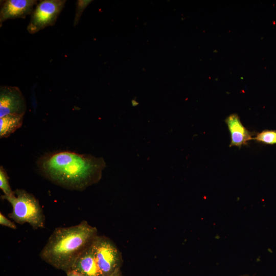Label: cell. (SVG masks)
Here are the masks:
<instances>
[{
	"mask_svg": "<svg viewBox=\"0 0 276 276\" xmlns=\"http://www.w3.org/2000/svg\"><path fill=\"white\" fill-rule=\"evenodd\" d=\"M105 166L102 157L71 151L46 154L37 162L44 177L64 188L78 191L98 182Z\"/></svg>",
	"mask_w": 276,
	"mask_h": 276,
	"instance_id": "obj_1",
	"label": "cell"
},
{
	"mask_svg": "<svg viewBox=\"0 0 276 276\" xmlns=\"http://www.w3.org/2000/svg\"><path fill=\"white\" fill-rule=\"evenodd\" d=\"M96 227L85 220L77 225L56 228L41 250L42 260L65 272L72 269L82 251L98 236Z\"/></svg>",
	"mask_w": 276,
	"mask_h": 276,
	"instance_id": "obj_2",
	"label": "cell"
},
{
	"mask_svg": "<svg viewBox=\"0 0 276 276\" xmlns=\"http://www.w3.org/2000/svg\"><path fill=\"white\" fill-rule=\"evenodd\" d=\"M12 206L8 217L19 224L28 223L34 229L43 228L45 217L38 200L23 189H16L13 195H2Z\"/></svg>",
	"mask_w": 276,
	"mask_h": 276,
	"instance_id": "obj_3",
	"label": "cell"
},
{
	"mask_svg": "<svg viewBox=\"0 0 276 276\" xmlns=\"http://www.w3.org/2000/svg\"><path fill=\"white\" fill-rule=\"evenodd\" d=\"M92 246L102 276H109L121 268L123 263L122 254L111 240L98 235Z\"/></svg>",
	"mask_w": 276,
	"mask_h": 276,
	"instance_id": "obj_4",
	"label": "cell"
},
{
	"mask_svg": "<svg viewBox=\"0 0 276 276\" xmlns=\"http://www.w3.org/2000/svg\"><path fill=\"white\" fill-rule=\"evenodd\" d=\"M65 0H42L36 5L31 14L27 30L34 34L56 23L65 4Z\"/></svg>",
	"mask_w": 276,
	"mask_h": 276,
	"instance_id": "obj_5",
	"label": "cell"
},
{
	"mask_svg": "<svg viewBox=\"0 0 276 276\" xmlns=\"http://www.w3.org/2000/svg\"><path fill=\"white\" fill-rule=\"evenodd\" d=\"M26 110V101L18 87L1 86L0 118L10 114L24 116Z\"/></svg>",
	"mask_w": 276,
	"mask_h": 276,
	"instance_id": "obj_6",
	"label": "cell"
},
{
	"mask_svg": "<svg viewBox=\"0 0 276 276\" xmlns=\"http://www.w3.org/2000/svg\"><path fill=\"white\" fill-rule=\"evenodd\" d=\"M36 0H6L1 3L0 26L5 21L16 18H25L31 14L33 7L37 4Z\"/></svg>",
	"mask_w": 276,
	"mask_h": 276,
	"instance_id": "obj_7",
	"label": "cell"
},
{
	"mask_svg": "<svg viewBox=\"0 0 276 276\" xmlns=\"http://www.w3.org/2000/svg\"><path fill=\"white\" fill-rule=\"evenodd\" d=\"M231 134L229 147L236 146L240 148L247 145L252 139L253 133L247 130L242 124L239 117L232 113L225 120Z\"/></svg>",
	"mask_w": 276,
	"mask_h": 276,
	"instance_id": "obj_8",
	"label": "cell"
},
{
	"mask_svg": "<svg viewBox=\"0 0 276 276\" xmlns=\"http://www.w3.org/2000/svg\"><path fill=\"white\" fill-rule=\"evenodd\" d=\"M71 269L84 276H102L94 252L92 243L78 256Z\"/></svg>",
	"mask_w": 276,
	"mask_h": 276,
	"instance_id": "obj_9",
	"label": "cell"
},
{
	"mask_svg": "<svg viewBox=\"0 0 276 276\" xmlns=\"http://www.w3.org/2000/svg\"><path fill=\"white\" fill-rule=\"evenodd\" d=\"M24 116L10 114L0 118V137H9L19 128L23 122Z\"/></svg>",
	"mask_w": 276,
	"mask_h": 276,
	"instance_id": "obj_10",
	"label": "cell"
},
{
	"mask_svg": "<svg viewBox=\"0 0 276 276\" xmlns=\"http://www.w3.org/2000/svg\"><path fill=\"white\" fill-rule=\"evenodd\" d=\"M252 140L265 144H275L276 130H264L261 132L258 133L256 136L252 137Z\"/></svg>",
	"mask_w": 276,
	"mask_h": 276,
	"instance_id": "obj_11",
	"label": "cell"
},
{
	"mask_svg": "<svg viewBox=\"0 0 276 276\" xmlns=\"http://www.w3.org/2000/svg\"><path fill=\"white\" fill-rule=\"evenodd\" d=\"M0 188L4 195L10 196L14 193V191L11 189L9 185L7 172L2 166L0 167Z\"/></svg>",
	"mask_w": 276,
	"mask_h": 276,
	"instance_id": "obj_12",
	"label": "cell"
},
{
	"mask_svg": "<svg viewBox=\"0 0 276 276\" xmlns=\"http://www.w3.org/2000/svg\"><path fill=\"white\" fill-rule=\"evenodd\" d=\"M92 2L90 0H78L76 3V12L74 20V26L79 22L81 16L86 7Z\"/></svg>",
	"mask_w": 276,
	"mask_h": 276,
	"instance_id": "obj_13",
	"label": "cell"
},
{
	"mask_svg": "<svg viewBox=\"0 0 276 276\" xmlns=\"http://www.w3.org/2000/svg\"><path fill=\"white\" fill-rule=\"evenodd\" d=\"M0 224L12 229H15L17 228L15 224L6 217L2 213H0Z\"/></svg>",
	"mask_w": 276,
	"mask_h": 276,
	"instance_id": "obj_14",
	"label": "cell"
},
{
	"mask_svg": "<svg viewBox=\"0 0 276 276\" xmlns=\"http://www.w3.org/2000/svg\"><path fill=\"white\" fill-rule=\"evenodd\" d=\"M66 276H84V275L73 270L70 269L66 272Z\"/></svg>",
	"mask_w": 276,
	"mask_h": 276,
	"instance_id": "obj_15",
	"label": "cell"
},
{
	"mask_svg": "<svg viewBox=\"0 0 276 276\" xmlns=\"http://www.w3.org/2000/svg\"><path fill=\"white\" fill-rule=\"evenodd\" d=\"M109 276H123L121 268L119 269L117 271H116L114 272H113L112 274Z\"/></svg>",
	"mask_w": 276,
	"mask_h": 276,
	"instance_id": "obj_16",
	"label": "cell"
},
{
	"mask_svg": "<svg viewBox=\"0 0 276 276\" xmlns=\"http://www.w3.org/2000/svg\"><path fill=\"white\" fill-rule=\"evenodd\" d=\"M243 276H246V275H243Z\"/></svg>",
	"mask_w": 276,
	"mask_h": 276,
	"instance_id": "obj_17",
	"label": "cell"
}]
</instances>
